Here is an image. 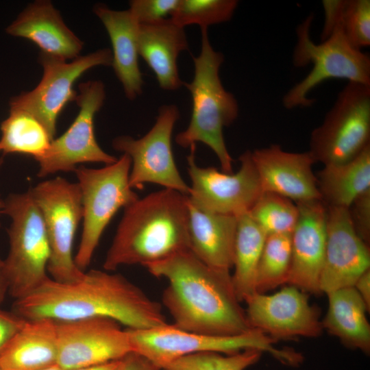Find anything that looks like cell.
Masks as SVG:
<instances>
[{"mask_svg": "<svg viewBox=\"0 0 370 370\" xmlns=\"http://www.w3.org/2000/svg\"><path fill=\"white\" fill-rule=\"evenodd\" d=\"M296 204L299 217L291 234V260L286 284L304 292L319 294L327 242L328 208L321 199Z\"/></svg>", "mask_w": 370, "mask_h": 370, "instance_id": "ac0fdd59", "label": "cell"}, {"mask_svg": "<svg viewBox=\"0 0 370 370\" xmlns=\"http://www.w3.org/2000/svg\"><path fill=\"white\" fill-rule=\"evenodd\" d=\"M317 178L321 199L327 206L349 208L370 189V145L348 162L324 166Z\"/></svg>", "mask_w": 370, "mask_h": 370, "instance_id": "484cf974", "label": "cell"}, {"mask_svg": "<svg viewBox=\"0 0 370 370\" xmlns=\"http://www.w3.org/2000/svg\"><path fill=\"white\" fill-rule=\"evenodd\" d=\"M57 365L63 370L101 365L132 352L127 330L107 317L56 321Z\"/></svg>", "mask_w": 370, "mask_h": 370, "instance_id": "9a60e30c", "label": "cell"}, {"mask_svg": "<svg viewBox=\"0 0 370 370\" xmlns=\"http://www.w3.org/2000/svg\"><path fill=\"white\" fill-rule=\"evenodd\" d=\"M328 308L322 322L323 329L338 338L347 347L370 352L369 311L354 286L331 291Z\"/></svg>", "mask_w": 370, "mask_h": 370, "instance_id": "d4e9b609", "label": "cell"}, {"mask_svg": "<svg viewBox=\"0 0 370 370\" xmlns=\"http://www.w3.org/2000/svg\"><path fill=\"white\" fill-rule=\"evenodd\" d=\"M12 311L27 320L107 317L133 330L167 324L160 303L123 275L100 270L84 272L71 282L49 278L30 294L16 299Z\"/></svg>", "mask_w": 370, "mask_h": 370, "instance_id": "6da1fadb", "label": "cell"}, {"mask_svg": "<svg viewBox=\"0 0 370 370\" xmlns=\"http://www.w3.org/2000/svg\"><path fill=\"white\" fill-rule=\"evenodd\" d=\"M138 47L139 56L153 71L162 89L174 91L183 86L177 59L188 49L184 28L170 18L139 24Z\"/></svg>", "mask_w": 370, "mask_h": 370, "instance_id": "7402d4cb", "label": "cell"}, {"mask_svg": "<svg viewBox=\"0 0 370 370\" xmlns=\"http://www.w3.org/2000/svg\"><path fill=\"white\" fill-rule=\"evenodd\" d=\"M354 287L365 303L367 308H370V270L365 271L356 282Z\"/></svg>", "mask_w": 370, "mask_h": 370, "instance_id": "74e56055", "label": "cell"}, {"mask_svg": "<svg viewBox=\"0 0 370 370\" xmlns=\"http://www.w3.org/2000/svg\"><path fill=\"white\" fill-rule=\"evenodd\" d=\"M123 365L122 359L114 360L99 365L88 367L75 370H121Z\"/></svg>", "mask_w": 370, "mask_h": 370, "instance_id": "f35d334b", "label": "cell"}, {"mask_svg": "<svg viewBox=\"0 0 370 370\" xmlns=\"http://www.w3.org/2000/svg\"><path fill=\"white\" fill-rule=\"evenodd\" d=\"M1 213L10 217V250L4 260L8 293L16 299L32 293L50 277L49 242L41 212L29 190L10 195Z\"/></svg>", "mask_w": 370, "mask_h": 370, "instance_id": "52a82bcc", "label": "cell"}, {"mask_svg": "<svg viewBox=\"0 0 370 370\" xmlns=\"http://www.w3.org/2000/svg\"><path fill=\"white\" fill-rule=\"evenodd\" d=\"M75 101L79 112L67 130L53 139L46 152L36 160L39 164L37 175L46 177L58 171H74L82 163H103L108 165L118 158L105 152L97 142L94 117L102 107L105 87L102 82L92 80L81 83Z\"/></svg>", "mask_w": 370, "mask_h": 370, "instance_id": "4fadbf2b", "label": "cell"}, {"mask_svg": "<svg viewBox=\"0 0 370 370\" xmlns=\"http://www.w3.org/2000/svg\"><path fill=\"white\" fill-rule=\"evenodd\" d=\"M187 156L191 180L189 201L202 210L234 216L248 212L263 193L251 151L239 157L240 169L235 173L219 171L215 167H201L195 162V146Z\"/></svg>", "mask_w": 370, "mask_h": 370, "instance_id": "5bb4252c", "label": "cell"}, {"mask_svg": "<svg viewBox=\"0 0 370 370\" xmlns=\"http://www.w3.org/2000/svg\"><path fill=\"white\" fill-rule=\"evenodd\" d=\"M131 158L123 153L101 169L80 166L74 171L82 193L83 227L74 256L76 266L84 271L90 264L100 238L112 217L139 197L129 184Z\"/></svg>", "mask_w": 370, "mask_h": 370, "instance_id": "ba28073f", "label": "cell"}, {"mask_svg": "<svg viewBox=\"0 0 370 370\" xmlns=\"http://www.w3.org/2000/svg\"><path fill=\"white\" fill-rule=\"evenodd\" d=\"M29 190L41 212L49 242L47 272L60 282L78 280L84 273L76 266L73 256L75 236L83 217L78 184L57 177Z\"/></svg>", "mask_w": 370, "mask_h": 370, "instance_id": "30bf717a", "label": "cell"}, {"mask_svg": "<svg viewBox=\"0 0 370 370\" xmlns=\"http://www.w3.org/2000/svg\"><path fill=\"white\" fill-rule=\"evenodd\" d=\"M6 32L36 44L41 53L67 60L79 56L83 42L64 23L49 1L39 0L29 5Z\"/></svg>", "mask_w": 370, "mask_h": 370, "instance_id": "ffe728a7", "label": "cell"}, {"mask_svg": "<svg viewBox=\"0 0 370 370\" xmlns=\"http://www.w3.org/2000/svg\"><path fill=\"white\" fill-rule=\"evenodd\" d=\"M188 195L164 188L124 208L103 262L107 271L145 264L189 249Z\"/></svg>", "mask_w": 370, "mask_h": 370, "instance_id": "3957f363", "label": "cell"}, {"mask_svg": "<svg viewBox=\"0 0 370 370\" xmlns=\"http://www.w3.org/2000/svg\"><path fill=\"white\" fill-rule=\"evenodd\" d=\"M2 163H3V160H2V158H1L0 159V166L2 164ZM2 206H3V201L0 200V213H1Z\"/></svg>", "mask_w": 370, "mask_h": 370, "instance_id": "b9f144b4", "label": "cell"}, {"mask_svg": "<svg viewBox=\"0 0 370 370\" xmlns=\"http://www.w3.org/2000/svg\"><path fill=\"white\" fill-rule=\"evenodd\" d=\"M0 152L21 153L40 158L52 139L45 126L27 112L10 108V114L1 124Z\"/></svg>", "mask_w": 370, "mask_h": 370, "instance_id": "f1b7e54d", "label": "cell"}, {"mask_svg": "<svg viewBox=\"0 0 370 370\" xmlns=\"http://www.w3.org/2000/svg\"><path fill=\"white\" fill-rule=\"evenodd\" d=\"M179 0H132L128 10L139 24L156 22L171 15Z\"/></svg>", "mask_w": 370, "mask_h": 370, "instance_id": "836d02e7", "label": "cell"}, {"mask_svg": "<svg viewBox=\"0 0 370 370\" xmlns=\"http://www.w3.org/2000/svg\"><path fill=\"white\" fill-rule=\"evenodd\" d=\"M327 208V242L319 280L321 293L325 294L354 286L370 267L369 245L356 234L349 209Z\"/></svg>", "mask_w": 370, "mask_h": 370, "instance_id": "e0dca14e", "label": "cell"}, {"mask_svg": "<svg viewBox=\"0 0 370 370\" xmlns=\"http://www.w3.org/2000/svg\"><path fill=\"white\" fill-rule=\"evenodd\" d=\"M291 260V234L267 236L256 272V292L264 293L286 284Z\"/></svg>", "mask_w": 370, "mask_h": 370, "instance_id": "f546056e", "label": "cell"}, {"mask_svg": "<svg viewBox=\"0 0 370 370\" xmlns=\"http://www.w3.org/2000/svg\"><path fill=\"white\" fill-rule=\"evenodd\" d=\"M237 218L233 264L234 272L232 275V280L235 293L241 302L256 293V272L267 235L249 212Z\"/></svg>", "mask_w": 370, "mask_h": 370, "instance_id": "4316f807", "label": "cell"}, {"mask_svg": "<svg viewBox=\"0 0 370 370\" xmlns=\"http://www.w3.org/2000/svg\"><path fill=\"white\" fill-rule=\"evenodd\" d=\"M179 118L175 105H163L154 125L143 137L120 136L112 140L114 149L131 158L129 184L132 188L141 189L145 183H152L189 195L190 186L177 169L171 147L173 130Z\"/></svg>", "mask_w": 370, "mask_h": 370, "instance_id": "8fae6325", "label": "cell"}, {"mask_svg": "<svg viewBox=\"0 0 370 370\" xmlns=\"http://www.w3.org/2000/svg\"><path fill=\"white\" fill-rule=\"evenodd\" d=\"M144 267L168 281L162 302L177 328L221 336L241 335L252 329L230 272L207 265L190 249Z\"/></svg>", "mask_w": 370, "mask_h": 370, "instance_id": "7a4b0ae2", "label": "cell"}, {"mask_svg": "<svg viewBox=\"0 0 370 370\" xmlns=\"http://www.w3.org/2000/svg\"><path fill=\"white\" fill-rule=\"evenodd\" d=\"M121 370H161V369L145 356L131 352L122 358Z\"/></svg>", "mask_w": 370, "mask_h": 370, "instance_id": "8d00e7d4", "label": "cell"}, {"mask_svg": "<svg viewBox=\"0 0 370 370\" xmlns=\"http://www.w3.org/2000/svg\"><path fill=\"white\" fill-rule=\"evenodd\" d=\"M190 251L207 265L230 272L233 268L236 216L197 208L188 200Z\"/></svg>", "mask_w": 370, "mask_h": 370, "instance_id": "44dd1931", "label": "cell"}, {"mask_svg": "<svg viewBox=\"0 0 370 370\" xmlns=\"http://www.w3.org/2000/svg\"><path fill=\"white\" fill-rule=\"evenodd\" d=\"M0 370H1V369H0Z\"/></svg>", "mask_w": 370, "mask_h": 370, "instance_id": "7bdbcfd3", "label": "cell"}, {"mask_svg": "<svg viewBox=\"0 0 370 370\" xmlns=\"http://www.w3.org/2000/svg\"><path fill=\"white\" fill-rule=\"evenodd\" d=\"M312 21V15H309L298 25L293 56L295 66L312 64V69L284 96L282 103L286 109L311 106L314 101L308 98L310 92L327 79H343L370 86L369 55L354 47L336 30L319 44L314 43L310 35Z\"/></svg>", "mask_w": 370, "mask_h": 370, "instance_id": "8992f818", "label": "cell"}, {"mask_svg": "<svg viewBox=\"0 0 370 370\" xmlns=\"http://www.w3.org/2000/svg\"><path fill=\"white\" fill-rule=\"evenodd\" d=\"M201 51L193 56L194 77L184 82L192 98V114L186 129L177 134L176 143L183 148L202 143L216 154L222 171L232 173V158L227 150L223 130L238 115L234 95L223 87L219 75L224 61L222 53L212 47L208 28L202 27Z\"/></svg>", "mask_w": 370, "mask_h": 370, "instance_id": "277c9868", "label": "cell"}, {"mask_svg": "<svg viewBox=\"0 0 370 370\" xmlns=\"http://www.w3.org/2000/svg\"><path fill=\"white\" fill-rule=\"evenodd\" d=\"M248 212L267 236L291 234L299 217L297 204L269 192H263Z\"/></svg>", "mask_w": 370, "mask_h": 370, "instance_id": "4dcf8cb0", "label": "cell"}, {"mask_svg": "<svg viewBox=\"0 0 370 370\" xmlns=\"http://www.w3.org/2000/svg\"><path fill=\"white\" fill-rule=\"evenodd\" d=\"M126 330L132 352L145 356L161 370L185 356L201 352L233 354L246 349H256L269 354L288 366H298L303 360L300 353L291 349L276 347L277 341L256 329L232 336L186 332L168 323L149 329Z\"/></svg>", "mask_w": 370, "mask_h": 370, "instance_id": "5b68a950", "label": "cell"}, {"mask_svg": "<svg viewBox=\"0 0 370 370\" xmlns=\"http://www.w3.org/2000/svg\"><path fill=\"white\" fill-rule=\"evenodd\" d=\"M322 5L324 22L321 40L336 30L357 49L370 45L369 0H324Z\"/></svg>", "mask_w": 370, "mask_h": 370, "instance_id": "83f0119b", "label": "cell"}, {"mask_svg": "<svg viewBox=\"0 0 370 370\" xmlns=\"http://www.w3.org/2000/svg\"><path fill=\"white\" fill-rule=\"evenodd\" d=\"M8 293V282L5 273L4 260L0 258V305Z\"/></svg>", "mask_w": 370, "mask_h": 370, "instance_id": "ab89813d", "label": "cell"}, {"mask_svg": "<svg viewBox=\"0 0 370 370\" xmlns=\"http://www.w3.org/2000/svg\"><path fill=\"white\" fill-rule=\"evenodd\" d=\"M56 321L27 320L0 354L1 370H42L57 365Z\"/></svg>", "mask_w": 370, "mask_h": 370, "instance_id": "cb8c5ba5", "label": "cell"}, {"mask_svg": "<svg viewBox=\"0 0 370 370\" xmlns=\"http://www.w3.org/2000/svg\"><path fill=\"white\" fill-rule=\"evenodd\" d=\"M39 61L43 75L37 86L12 98L10 107L25 110L37 119L47 129L52 140L56 132L58 118L64 106L75 99L73 86L86 71L96 66H112V54L108 48L86 56H78L71 62L40 53Z\"/></svg>", "mask_w": 370, "mask_h": 370, "instance_id": "7c38bea8", "label": "cell"}, {"mask_svg": "<svg viewBox=\"0 0 370 370\" xmlns=\"http://www.w3.org/2000/svg\"><path fill=\"white\" fill-rule=\"evenodd\" d=\"M26 321L13 311L0 308V354Z\"/></svg>", "mask_w": 370, "mask_h": 370, "instance_id": "d590c367", "label": "cell"}, {"mask_svg": "<svg viewBox=\"0 0 370 370\" xmlns=\"http://www.w3.org/2000/svg\"><path fill=\"white\" fill-rule=\"evenodd\" d=\"M251 153L263 192L296 203L321 199L312 171L315 161L309 151L288 152L278 145H271Z\"/></svg>", "mask_w": 370, "mask_h": 370, "instance_id": "d6986e66", "label": "cell"}, {"mask_svg": "<svg viewBox=\"0 0 370 370\" xmlns=\"http://www.w3.org/2000/svg\"><path fill=\"white\" fill-rule=\"evenodd\" d=\"M238 4L236 0H179L170 19L183 28L190 25L208 28L230 21Z\"/></svg>", "mask_w": 370, "mask_h": 370, "instance_id": "1f68e13d", "label": "cell"}, {"mask_svg": "<svg viewBox=\"0 0 370 370\" xmlns=\"http://www.w3.org/2000/svg\"><path fill=\"white\" fill-rule=\"evenodd\" d=\"M348 209L356 234L369 245L370 241V189L360 194Z\"/></svg>", "mask_w": 370, "mask_h": 370, "instance_id": "e575fe53", "label": "cell"}, {"mask_svg": "<svg viewBox=\"0 0 370 370\" xmlns=\"http://www.w3.org/2000/svg\"><path fill=\"white\" fill-rule=\"evenodd\" d=\"M370 145V86L348 82L314 129L308 151L324 166L345 163Z\"/></svg>", "mask_w": 370, "mask_h": 370, "instance_id": "9c48e42d", "label": "cell"}, {"mask_svg": "<svg viewBox=\"0 0 370 370\" xmlns=\"http://www.w3.org/2000/svg\"><path fill=\"white\" fill-rule=\"evenodd\" d=\"M94 12L110 38L114 73L126 97L134 100L142 93L143 86V74L138 66L139 23L128 10L117 11L97 5Z\"/></svg>", "mask_w": 370, "mask_h": 370, "instance_id": "603a6c76", "label": "cell"}, {"mask_svg": "<svg viewBox=\"0 0 370 370\" xmlns=\"http://www.w3.org/2000/svg\"><path fill=\"white\" fill-rule=\"evenodd\" d=\"M244 301L250 327L277 341L317 337L323 330L319 311L295 286L288 285L272 295L255 293Z\"/></svg>", "mask_w": 370, "mask_h": 370, "instance_id": "2e32d148", "label": "cell"}, {"mask_svg": "<svg viewBox=\"0 0 370 370\" xmlns=\"http://www.w3.org/2000/svg\"><path fill=\"white\" fill-rule=\"evenodd\" d=\"M42 370H63L62 368H60L58 365H56L52 367H50L49 368L42 369Z\"/></svg>", "mask_w": 370, "mask_h": 370, "instance_id": "60d3db41", "label": "cell"}, {"mask_svg": "<svg viewBox=\"0 0 370 370\" xmlns=\"http://www.w3.org/2000/svg\"><path fill=\"white\" fill-rule=\"evenodd\" d=\"M262 352L246 349L233 354L201 352L181 357L162 370H245L258 362Z\"/></svg>", "mask_w": 370, "mask_h": 370, "instance_id": "d6a6232c", "label": "cell"}]
</instances>
